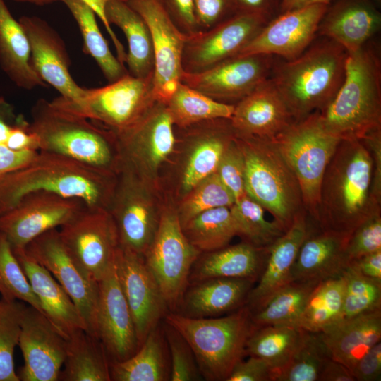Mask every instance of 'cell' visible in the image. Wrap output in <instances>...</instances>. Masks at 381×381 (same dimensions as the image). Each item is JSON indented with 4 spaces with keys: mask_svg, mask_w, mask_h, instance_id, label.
<instances>
[{
    "mask_svg": "<svg viewBox=\"0 0 381 381\" xmlns=\"http://www.w3.org/2000/svg\"><path fill=\"white\" fill-rule=\"evenodd\" d=\"M373 160L362 140H341L325 171L318 220L325 229L351 234L381 213L373 192Z\"/></svg>",
    "mask_w": 381,
    "mask_h": 381,
    "instance_id": "cell-1",
    "label": "cell"
},
{
    "mask_svg": "<svg viewBox=\"0 0 381 381\" xmlns=\"http://www.w3.org/2000/svg\"><path fill=\"white\" fill-rule=\"evenodd\" d=\"M117 175L56 153L39 151L25 167L0 179V214L24 195L47 191L109 210Z\"/></svg>",
    "mask_w": 381,
    "mask_h": 381,
    "instance_id": "cell-2",
    "label": "cell"
},
{
    "mask_svg": "<svg viewBox=\"0 0 381 381\" xmlns=\"http://www.w3.org/2000/svg\"><path fill=\"white\" fill-rule=\"evenodd\" d=\"M346 56L341 46L323 37L294 59L274 61L270 78L296 121L333 99L345 77Z\"/></svg>",
    "mask_w": 381,
    "mask_h": 381,
    "instance_id": "cell-3",
    "label": "cell"
},
{
    "mask_svg": "<svg viewBox=\"0 0 381 381\" xmlns=\"http://www.w3.org/2000/svg\"><path fill=\"white\" fill-rule=\"evenodd\" d=\"M326 131L340 140H362L381 128V61L365 44L347 54L345 77L333 99L319 111Z\"/></svg>",
    "mask_w": 381,
    "mask_h": 381,
    "instance_id": "cell-4",
    "label": "cell"
},
{
    "mask_svg": "<svg viewBox=\"0 0 381 381\" xmlns=\"http://www.w3.org/2000/svg\"><path fill=\"white\" fill-rule=\"evenodd\" d=\"M31 129L40 151L61 155L118 174L120 158L116 135L99 124L38 99L31 109Z\"/></svg>",
    "mask_w": 381,
    "mask_h": 381,
    "instance_id": "cell-5",
    "label": "cell"
},
{
    "mask_svg": "<svg viewBox=\"0 0 381 381\" xmlns=\"http://www.w3.org/2000/svg\"><path fill=\"white\" fill-rule=\"evenodd\" d=\"M163 320L191 347L200 373L208 381H226L246 356V344L256 328L246 305L224 317L193 318L169 312Z\"/></svg>",
    "mask_w": 381,
    "mask_h": 381,
    "instance_id": "cell-6",
    "label": "cell"
},
{
    "mask_svg": "<svg viewBox=\"0 0 381 381\" xmlns=\"http://www.w3.org/2000/svg\"><path fill=\"white\" fill-rule=\"evenodd\" d=\"M235 141L244 157L246 194L287 231L305 211L294 171L272 140L235 133Z\"/></svg>",
    "mask_w": 381,
    "mask_h": 381,
    "instance_id": "cell-7",
    "label": "cell"
},
{
    "mask_svg": "<svg viewBox=\"0 0 381 381\" xmlns=\"http://www.w3.org/2000/svg\"><path fill=\"white\" fill-rule=\"evenodd\" d=\"M172 153L162 168L159 183L174 202L195 185L216 171L235 131L230 119L201 121L184 128L174 126Z\"/></svg>",
    "mask_w": 381,
    "mask_h": 381,
    "instance_id": "cell-8",
    "label": "cell"
},
{
    "mask_svg": "<svg viewBox=\"0 0 381 381\" xmlns=\"http://www.w3.org/2000/svg\"><path fill=\"white\" fill-rule=\"evenodd\" d=\"M157 101L154 75L137 78L128 74L105 86L86 88L79 101L59 96L50 102L61 110L86 118L117 135L138 123Z\"/></svg>",
    "mask_w": 381,
    "mask_h": 381,
    "instance_id": "cell-9",
    "label": "cell"
},
{
    "mask_svg": "<svg viewBox=\"0 0 381 381\" xmlns=\"http://www.w3.org/2000/svg\"><path fill=\"white\" fill-rule=\"evenodd\" d=\"M272 141L296 176L304 210L317 224L322 178L341 140L325 130L316 111L295 121Z\"/></svg>",
    "mask_w": 381,
    "mask_h": 381,
    "instance_id": "cell-10",
    "label": "cell"
},
{
    "mask_svg": "<svg viewBox=\"0 0 381 381\" xmlns=\"http://www.w3.org/2000/svg\"><path fill=\"white\" fill-rule=\"evenodd\" d=\"M165 198L159 183L119 171L108 210L121 247L144 255L157 233Z\"/></svg>",
    "mask_w": 381,
    "mask_h": 381,
    "instance_id": "cell-11",
    "label": "cell"
},
{
    "mask_svg": "<svg viewBox=\"0 0 381 381\" xmlns=\"http://www.w3.org/2000/svg\"><path fill=\"white\" fill-rule=\"evenodd\" d=\"M165 196L157 233L143 258L169 312L174 313L189 284L191 268L201 253L185 236L175 203Z\"/></svg>",
    "mask_w": 381,
    "mask_h": 381,
    "instance_id": "cell-12",
    "label": "cell"
},
{
    "mask_svg": "<svg viewBox=\"0 0 381 381\" xmlns=\"http://www.w3.org/2000/svg\"><path fill=\"white\" fill-rule=\"evenodd\" d=\"M120 170L159 183L162 167L172 153L174 126L166 104L157 101L150 111L128 129L116 135Z\"/></svg>",
    "mask_w": 381,
    "mask_h": 381,
    "instance_id": "cell-13",
    "label": "cell"
},
{
    "mask_svg": "<svg viewBox=\"0 0 381 381\" xmlns=\"http://www.w3.org/2000/svg\"><path fill=\"white\" fill-rule=\"evenodd\" d=\"M59 233L70 255L91 279L99 282L114 265L120 244L108 210L85 205Z\"/></svg>",
    "mask_w": 381,
    "mask_h": 381,
    "instance_id": "cell-14",
    "label": "cell"
},
{
    "mask_svg": "<svg viewBox=\"0 0 381 381\" xmlns=\"http://www.w3.org/2000/svg\"><path fill=\"white\" fill-rule=\"evenodd\" d=\"M24 250L61 284L78 308L85 331L97 338L98 282L88 277L72 258L62 243L59 230L53 229L41 234Z\"/></svg>",
    "mask_w": 381,
    "mask_h": 381,
    "instance_id": "cell-15",
    "label": "cell"
},
{
    "mask_svg": "<svg viewBox=\"0 0 381 381\" xmlns=\"http://www.w3.org/2000/svg\"><path fill=\"white\" fill-rule=\"evenodd\" d=\"M268 22L260 15L239 12L207 30L186 37L183 73H201L237 56Z\"/></svg>",
    "mask_w": 381,
    "mask_h": 381,
    "instance_id": "cell-16",
    "label": "cell"
},
{
    "mask_svg": "<svg viewBox=\"0 0 381 381\" xmlns=\"http://www.w3.org/2000/svg\"><path fill=\"white\" fill-rule=\"evenodd\" d=\"M85 205L78 199L47 191L32 192L0 214V232L13 248H24L41 234L62 226Z\"/></svg>",
    "mask_w": 381,
    "mask_h": 381,
    "instance_id": "cell-17",
    "label": "cell"
},
{
    "mask_svg": "<svg viewBox=\"0 0 381 381\" xmlns=\"http://www.w3.org/2000/svg\"><path fill=\"white\" fill-rule=\"evenodd\" d=\"M274 56H236L198 73H183L181 82L219 102L235 105L270 77Z\"/></svg>",
    "mask_w": 381,
    "mask_h": 381,
    "instance_id": "cell-18",
    "label": "cell"
},
{
    "mask_svg": "<svg viewBox=\"0 0 381 381\" xmlns=\"http://www.w3.org/2000/svg\"><path fill=\"white\" fill-rule=\"evenodd\" d=\"M18 345L24 364L17 373L20 381H57L66 354V339L49 319L25 304Z\"/></svg>",
    "mask_w": 381,
    "mask_h": 381,
    "instance_id": "cell-19",
    "label": "cell"
},
{
    "mask_svg": "<svg viewBox=\"0 0 381 381\" xmlns=\"http://www.w3.org/2000/svg\"><path fill=\"white\" fill-rule=\"evenodd\" d=\"M114 264L140 346L169 310L143 255L119 246Z\"/></svg>",
    "mask_w": 381,
    "mask_h": 381,
    "instance_id": "cell-20",
    "label": "cell"
},
{
    "mask_svg": "<svg viewBox=\"0 0 381 381\" xmlns=\"http://www.w3.org/2000/svg\"><path fill=\"white\" fill-rule=\"evenodd\" d=\"M146 23L155 54L154 85L159 102L166 104L181 82L182 53L186 37L158 0H126Z\"/></svg>",
    "mask_w": 381,
    "mask_h": 381,
    "instance_id": "cell-21",
    "label": "cell"
},
{
    "mask_svg": "<svg viewBox=\"0 0 381 381\" xmlns=\"http://www.w3.org/2000/svg\"><path fill=\"white\" fill-rule=\"evenodd\" d=\"M328 4H314L279 13L237 56L269 54L296 59L314 41Z\"/></svg>",
    "mask_w": 381,
    "mask_h": 381,
    "instance_id": "cell-22",
    "label": "cell"
},
{
    "mask_svg": "<svg viewBox=\"0 0 381 381\" xmlns=\"http://www.w3.org/2000/svg\"><path fill=\"white\" fill-rule=\"evenodd\" d=\"M18 21L29 40L30 64L35 72L43 82L56 89L59 96L73 102L82 99L86 88L72 78L70 57L59 34L37 16H23Z\"/></svg>",
    "mask_w": 381,
    "mask_h": 381,
    "instance_id": "cell-23",
    "label": "cell"
},
{
    "mask_svg": "<svg viewBox=\"0 0 381 381\" xmlns=\"http://www.w3.org/2000/svg\"><path fill=\"white\" fill-rule=\"evenodd\" d=\"M98 285L97 336L110 362L123 361L138 351L140 343L130 308L117 278L115 264L98 282Z\"/></svg>",
    "mask_w": 381,
    "mask_h": 381,
    "instance_id": "cell-24",
    "label": "cell"
},
{
    "mask_svg": "<svg viewBox=\"0 0 381 381\" xmlns=\"http://www.w3.org/2000/svg\"><path fill=\"white\" fill-rule=\"evenodd\" d=\"M381 13L372 0H332L318 28L347 52L360 50L380 30Z\"/></svg>",
    "mask_w": 381,
    "mask_h": 381,
    "instance_id": "cell-25",
    "label": "cell"
},
{
    "mask_svg": "<svg viewBox=\"0 0 381 381\" xmlns=\"http://www.w3.org/2000/svg\"><path fill=\"white\" fill-rule=\"evenodd\" d=\"M236 133L272 140L296 120L269 78L234 105Z\"/></svg>",
    "mask_w": 381,
    "mask_h": 381,
    "instance_id": "cell-26",
    "label": "cell"
},
{
    "mask_svg": "<svg viewBox=\"0 0 381 381\" xmlns=\"http://www.w3.org/2000/svg\"><path fill=\"white\" fill-rule=\"evenodd\" d=\"M310 222L305 211L299 213L282 236L265 248V258L258 284L250 291L245 305L253 311L291 282V272L306 236Z\"/></svg>",
    "mask_w": 381,
    "mask_h": 381,
    "instance_id": "cell-27",
    "label": "cell"
},
{
    "mask_svg": "<svg viewBox=\"0 0 381 381\" xmlns=\"http://www.w3.org/2000/svg\"><path fill=\"white\" fill-rule=\"evenodd\" d=\"M315 226L310 223L291 269V281L337 277L346 267L345 249L351 234Z\"/></svg>",
    "mask_w": 381,
    "mask_h": 381,
    "instance_id": "cell-28",
    "label": "cell"
},
{
    "mask_svg": "<svg viewBox=\"0 0 381 381\" xmlns=\"http://www.w3.org/2000/svg\"><path fill=\"white\" fill-rule=\"evenodd\" d=\"M13 249L44 315L59 333L67 339L74 332L85 330L78 308L49 271L30 257L24 248Z\"/></svg>",
    "mask_w": 381,
    "mask_h": 381,
    "instance_id": "cell-29",
    "label": "cell"
},
{
    "mask_svg": "<svg viewBox=\"0 0 381 381\" xmlns=\"http://www.w3.org/2000/svg\"><path fill=\"white\" fill-rule=\"evenodd\" d=\"M255 280L209 278L190 283L176 313L188 318H214L245 305Z\"/></svg>",
    "mask_w": 381,
    "mask_h": 381,
    "instance_id": "cell-30",
    "label": "cell"
},
{
    "mask_svg": "<svg viewBox=\"0 0 381 381\" xmlns=\"http://www.w3.org/2000/svg\"><path fill=\"white\" fill-rule=\"evenodd\" d=\"M329 357L351 370L381 339V310L343 319L318 332Z\"/></svg>",
    "mask_w": 381,
    "mask_h": 381,
    "instance_id": "cell-31",
    "label": "cell"
},
{
    "mask_svg": "<svg viewBox=\"0 0 381 381\" xmlns=\"http://www.w3.org/2000/svg\"><path fill=\"white\" fill-rule=\"evenodd\" d=\"M265 249L242 241L200 253L193 264L189 284L215 277L258 280L264 265Z\"/></svg>",
    "mask_w": 381,
    "mask_h": 381,
    "instance_id": "cell-32",
    "label": "cell"
},
{
    "mask_svg": "<svg viewBox=\"0 0 381 381\" xmlns=\"http://www.w3.org/2000/svg\"><path fill=\"white\" fill-rule=\"evenodd\" d=\"M105 14L110 25L124 33L128 42L125 64L130 75L146 78L154 75L155 54L150 30L142 16L126 0H108Z\"/></svg>",
    "mask_w": 381,
    "mask_h": 381,
    "instance_id": "cell-33",
    "label": "cell"
},
{
    "mask_svg": "<svg viewBox=\"0 0 381 381\" xmlns=\"http://www.w3.org/2000/svg\"><path fill=\"white\" fill-rule=\"evenodd\" d=\"M0 67L19 88L46 87L30 64L28 38L4 0H0Z\"/></svg>",
    "mask_w": 381,
    "mask_h": 381,
    "instance_id": "cell-34",
    "label": "cell"
},
{
    "mask_svg": "<svg viewBox=\"0 0 381 381\" xmlns=\"http://www.w3.org/2000/svg\"><path fill=\"white\" fill-rule=\"evenodd\" d=\"M171 364L162 321L146 336L138 351L123 361L110 362L111 380H170Z\"/></svg>",
    "mask_w": 381,
    "mask_h": 381,
    "instance_id": "cell-35",
    "label": "cell"
},
{
    "mask_svg": "<svg viewBox=\"0 0 381 381\" xmlns=\"http://www.w3.org/2000/svg\"><path fill=\"white\" fill-rule=\"evenodd\" d=\"M39 151L30 123L0 97V179L28 165Z\"/></svg>",
    "mask_w": 381,
    "mask_h": 381,
    "instance_id": "cell-36",
    "label": "cell"
},
{
    "mask_svg": "<svg viewBox=\"0 0 381 381\" xmlns=\"http://www.w3.org/2000/svg\"><path fill=\"white\" fill-rule=\"evenodd\" d=\"M66 341L64 368L59 380L111 381L110 361L98 338L80 329Z\"/></svg>",
    "mask_w": 381,
    "mask_h": 381,
    "instance_id": "cell-37",
    "label": "cell"
},
{
    "mask_svg": "<svg viewBox=\"0 0 381 381\" xmlns=\"http://www.w3.org/2000/svg\"><path fill=\"white\" fill-rule=\"evenodd\" d=\"M59 1L66 6L78 24L83 37V52L95 61L107 81L113 83L129 74L125 65L111 52L91 7L80 0Z\"/></svg>",
    "mask_w": 381,
    "mask_h": 381,
    "instance_id": "cell-38",
    "label": "cell"
},
{
    "mask_svg": "<svg viewBox=\"0 0 381 381\" xmlns=\"http://www.w3.org/2000/svg\"><path fill=\"white\" fill-rule=\"evenodd\" d=\"M304 332L305 329L296 325L257 327L247 339L246 355L264 360L274 370L277 377L290 362Z\"/></svg>",
    "mask_w": 381,
    "mask_h": 381,
    "instance_id": "cell-39",
    "label": "cell"
},
{
    "mask_svg": "<svg viewBox=\"0 0 381 381\" xmlns=\"http://www.w3.org/2000/svg\"><path fill=\"white\" fill-rule=\"evenodd\" d=\"M320 281H291L272 295L262 305L251 311L257 328L271 325H296L309 296Z\"/></svg>",
    "mask_w": 381,
    "mask_h": 381,
    "instance_id": "cell-40",
    "label": "cell"
},
{
    "mask_svg": "<svg viewBox=\"0 0 381 381\" xmlns=\"http://www.w3.org/2000/svg\"><path fill=\"white\" fill-rule=\"evenodd\" d=\"M344 294L342 275L318 282L297 325L308 332H321L343 320Z\"/></svg>",
    "mask_w": 381,
    "mask_h": 381,
    "instance_id": "cell-41",
    "label": "cell"
},
{
    "mask_svg": "<svg viewBox=\"0 0 381 381\" xmlns=\"http://www.w3.org/2000/svg\"><path fill=\"white\" fill-rule=\"evenodd\" d=\"M175 127L215 119H231L234 105L217 102L180 82L166 102Z\"/></svg>",
    "mask_w": 381,
    "mask_h": 381,
    "instance_id": "cell-42",
    "label": "cell"
},
{
    "mask_svg": "<svg viewBox=\"0 0 381 381\" xmlns=\"http://www.w3.org/2000/svg\"><path fill=\"white\" fill-rule=\"evenodd\" d=\"M181 227L188 241L201 253L222 248L238 236L236 223L227 207L202 212Z\"/></svg>",
    "mask_w": 381,
    "mask_h": 381,
    "instance_id": "cell-43",
    "label": "cell"
},
{
    "mask_svg": "<svg viewBox=\"0 0 381 381\" xmlns=\"http://www.w3.org/2000/svg\"><path fill=\"white\" fill-rule=\"evenodd\" d=\"M230 210L238 236L256 248H268L285 232L274 220L270 222L265 218L264 208L246 193Z\"/></svg>",
    "mask_w": 381,
    "mask_h": 381,
    "instance_id": "cell-44",
    "label": "cell"
},
{
    "mask_svg": "<svg viewBox=\"0 0 381 381\" xmlns=\"http://www.w3.org/2000/svg\"><path fill=\"white\" fill-rule=\"evenodd\" d=\"M234 202V195L214 172L198 182L174 203L182 226L202 212L220 207H231Z\"/></svg>",
    "mask_w": 381,
    "mask_h": 381,
    "instance_id": "cell-45",
    "label": "cell"
},
{
    "mask_svg": "<svg viewBox=\"0 0 381 381\" xmlns=\"http://www.w3.org/2000/svg\"><path fill=\"white\" fill-rule=\"evenodd\" d=\"M329 358L318 332L305 330L290 362L279 373L276 381H318Z\"/></svg>",
    "mask_w": 381,
    "mask_h": 381,
    "instance_id": "cell-46",
    "label": "cell"
},
{
    "mask_svg": "<svg viewBox=\"0 0 381 381\" xmlns=\"http://www.w3.org/2000/svg\"><path fill=\"white\" fill-rule=\"evenodd\" d=\"M0 294L3 299L22 301L44 314L40 302L35 296L13 252L12 246L1 232H0Z\"/></svg>",
    "mask_w": 381,
    "mask_h": 381,
    "instance_id": "cell-47",
    "label": "cell"
},
{
    "mask_svg": "<svg viewBox=\"0 0 381 381\" xmlns=\"http://www.w3.org/2000/svg\"><path fill=\"white\" fill-rule=\"evenodd\" d=\"M344 279L343 319L381 310V282L367 278L349 266Z\"/></svg>",
    "mask_w": 381,
    "mask_h": 381,
    "instance_id": "cell-48",
    "label": "cell"
},
{
    "mask_svg": "<svg viewBox=\"0 0 381 381\" xmlns=\"http://www.w3.org/2000/svg\"><path fill=\"white\" fill-rule=\"evenodd\" d=\"M25 304L20 301L0 298V381H20L14 369L13 355Z\"/></svg>",
    "mask_w": 381,
    "mask_h": 381,
    "instance_id": "cell-49",
    "label": "cell"
},
{
    "mask_svg": "<svg viewBox=\"0 0 381 381\" xmlns=\"http://www.w3.org/2000/svg\"><path fill=\"white\" fill-rule=\"evenodd\" d=\"M162 322L169 351L170 380L199 381L204 380L189 344L174 327L164 320Z\"/></svg>",
    "mask_w": 381,
    "mask_h": 381,
    "instance_id": "cell-50",
    "label": "cell"
},
{
    "mask_svg": "<svg viewBox=\"0 0 381 381\" xmlns=\"http://www.w3.org/2000/svg\"><path fill=\"white\" fill-rule=\"evenodd\" d=\"M380 250L381 214H377L351 234L345 249L346 266L353 260Z\"/></svg>",
    "mask_w": 381,
    "mask_h": 381,
    "instance_id": "cell-51",
    "label": "cell"
},
{
    "mask_svg": "<svg viewBox=\"0 0 381 381\" xmlns=\"http://www.w3.org/2000/svg\"><path fill=\"white\" fill-rule=\"evenodd\" d=\"M215 172L232 193L235 202L246 194L245 160L235 138L222 155Z\"/></svg>",
    "mask_w": 381,
    "mask_h": 381,
    "instance_id": "cell-52",
    "label": "cell"
},
{
    "mask_svg": "<svg viewBox=\"0 0 381 381\" xmlns=\"http://www.w3.org/2000/svg\"><path fill=\"white\" fill-rule=\"evenodd\" d=\"M198 32L207 30L239 13L235 0H193Z\"/></svg>",
    "mask_w": 381,
    "mask_h": 381,
    "instance_id": "cell-53",
    "label": "cell"
},
{
    "mask_svg": "<svg viewBox=\"0 0 381 381\" xmlns=\"http://www.w3.org/2000/svg\"><path fill=\"white\" fill-rule=\"evenodd\" d=\"M239 361L226 381H276L277 373L264 360L249 356Z\"/></svg>",
    "mask_w": 381,
    "mask_h": 381,
    "instance_id": "cell-54",
    "label": "cell"
},
{
    "mask_svg": "<svg viewBox=\"0 0 381 381\" xmlns=\"http://www.w3.org/2000/svg\"><path fill=\"white\" fill-rule=\"evenodd\" d=\"M179 31L185 36L198 32L193 0H158Z\"/></svg>",
    "mask_w": 381,
    "mask_h": 381,
    "instance_id": "cell-55",
    "label": "cell"
},
{
    "mask_svg": "<svg viewBox=\"0 0 381 381\" xmlns=\"http://www.w3.org/2000/svg\"><path fill=\"white\" fill-rule=\"evenodd\" d=\"M351 373L357 381H377L381 377V343L373 346L355 364Z\"/></svg>",
    "mask_w": 381,
    "mask_h": 381,
    "instance_id": "cell-56",
    "label": "cell"
},
{
    "mask_svg": "<svg viewBox=\"0 0 381 381\" xmlns=\"http://www.w3.org/2000/svg\"><path fill=\"white\" fill-rule=\"evenodd\" d=\"M19 3H28L35 5H45L55 1L59 0H9ZM89 5L95 11L96 16L100 19L105 27L107 32L110 36L113 44L116 49V57L122 63L124 64L126 59V52L124 46L119 40L114 32L113 31L111 25L109 23L106 14L105 6L108 0H80Z\"/></svg>",
    "mask_w": 381,
    "mask_h": 381,
    "instance_id": "cell-57",
    "label": "cell"
},
{
    "mask_svg": "<svg viewBox=\"0 0 381 381\" xmlns=\"http://www.w3.org/2000/svg\"><path fill=\"white\" fill-rule=\"evenodd\" d=\"M362 140L369 149L373 160V192L381 202V128L369 133Z\"/></svg>",
    "mask_w": 381,
    "mask_h": 381,
    "instance_id": "cell-58",
    "label": "cell"
},
{
    "mask_svg": "<svg viewBox=\"0 0 381 381\" xmlns=\"http://www.w3.org/2000/svg\"><path fill=\"white\" fill-rule=\"evenodd\" d=\"M238 12L260 15L269 21L279 14L282 0H235Z\"/></svg>",
    "mask_w": 381,
    "mask_h": 381,
    "instance_id": "cell-59",
    "label": "cell"
},
{
    "mask_svg": "<svg viewBox=\"0 0 381 381\" xmlns=\"http://www.w3.org/2000/svg\"><path fill=\"white\" fill-rule=\"evenodd\" d=\"M347 266L367 278L381 282V250L353 260Z\"/></svg>",
    "mask_w": 381,
    "mask_h": 381,
    "instance_id": "cell-60",
    "label": "cell"
},
{
    "mask_svg": "<svg viewBox=\"0 0 381 381\" xmlns=\"http://www.w3.org/2000/svg\"><path fill=\"white\" fill-rule=\"evenodd\" d=\"M346 366L329 358L324 364L318 381H355Z\"/></svg>",
    "mask_w": 381,
    "mask_h": 381,
    "instance_id": "cell-61",
    "label": "cell"
},
{
    "mask_svg": "<svg viewBox=\"0 0 381 381\" xmlns=\"http://www.w3.org/2000/svg\"><path fill=\"white\" fill-rule=\"evenodd\" d=\"M332 0H282L279 13L314 4H329Z\"/></svg>",
    "mask_w": 381,
    "mask_h": 381,
    "instance_id": "cell-62",
    "label": "cell"
},
{
    "mask_svg": "<svg viewBox=\"0 0 381 381\" xmlns=\"http://www.w3.org/2000/svg\"><path fill=\"white\" fill-rule=\"evenodd\" d=\"M372 1L379 8L381 0H372Z\"/></svg>",
    "mask_w": 381,
    "mask_h": 381,
    "instance_id": "cell-63",
    "label": "cell"
}]
</instances>
